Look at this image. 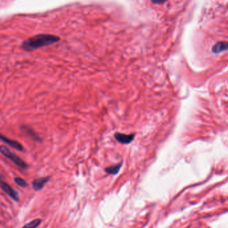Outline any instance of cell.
Segmentation results:
<instances>
[{
	"label": "cell",
	"mask_w": 228,
	"mask_h": 228,
	"mask_svg": "<svg viewBox=\"0 0 228 228\" xmlns=\"http://www.w3.org/2000/svg\"><path fill=\"white\" fill-rule=\"evenodd\" d=\"M60 40V38L57 36L41 34L23 41L22 44V48L25 51L30 52L35 50L42 47L52 45Z\"/></svg>",
	"instance_id": "6da1fadb"
},
{
	"label": "cell",
	"mask_w": 228,
	"mask_h": 228,
	"mask_svg": "<svg viewBox=\"0 0 228 228\" xmlns=\"http://www.w3.org/2000/svg\"><path fill=\"white\" fill-rule=\"evenodd\" d=\"M0 153L3 154L4 156L7 157V159L11 160L12 161L14 162L16 165L20 167V168L23 169H27V164H26L22 159H21L17 155L10 151L9 149L7 148V146L4 145L0 146Z\"/></svg>",
	"instance_id": "7a4b0ae2"
},
{
	"label": "cell",
	"mask_w": 228,
	"mask_h": 228,
	"mask_svg": "<svg viewBox=\"0 0 228 228\" xmlns=\"http://www.w3.org/2000/svg\"><path fill=\"white\" fill-rule=\"evenodd\" d=\"M0 187L15 201H19V195H18L17 192H16L8 183L1 181H0Z\"/></svg>",
	"instance_id": "3957f363"
},
{
	"label": "cell",
	"mask_w": 228,
	"mask_h": 228,
	"mask_svg": "<svg viewBox=\"0 0 228 228\" xmlns=\"http://www.w3.org/2000/svg\"><path fill=\"white\" fill-rule=\"evenodd\" d=\"M50 179V177L48 176L34 179L32 181V187L34 188V189L36 191H40L44 187L46 183L49 181Z\"/></svg>",
	"instance_id": "277c9868"
},
{
	"label": "cell",
	"mask_w": 228,
	"mask_h": 228,
	"mask_svg": "<svg viewBox=\"0 0 228 228\" xmlns=\"http://www.w3.org/2000/svg\"><path fill=\"white\" fill-rule=\"evenodd\" d=\"M0 140L3 141V142H4L5 143L7 144V145H9V146H12L13 148H14L17 151H22L23 150V146L21 145L19 142H17V141H14V140L9 139V138L5 137V136H4L1 134H0Z\"/></svg>",
	"instance_id": "5b68a950"
},
{
	"label": "cell",
	"mask_w": 228,
	"mask_h": 228,
	"mask_svg": "<svg viewBox=\"0 0 228 228\" xmlns=\"http://www.w3.org/2000/svg\"><path fill=\"white\" fill-rule=\"evenodd\" d=\"M114 137L116 139L119 141V143L122 144H129L134 139L135 135H125L122 133H115Z\"/></svg>",
	"instance_id": "8992f818"
},
{
	"label": "cell",
	"mask_w": 228,
	"mask_h": 228,
	"mask_svg": "<svg viewBox=\"0 0 228 228\" xmlns=\"http://www.w3.org/2000/svg\"><path fill=\"white\" fill-rule=\"evenodd\" d=\"M227 43L226 42H219L215 44L212 50L215 54H218L219 52L227 50Z\"/></svg>",
	"instance_id": "52a82bcc"
},
{
	"label": "cell",
	"mask_w": 228,
	"mask_h": 228,
	"mask_svg": "<svg viewBox=\"0 0 228 228\" xmlns=\"http://www.w3.org/2000/svg\"><path fill=\"white\" fill-rule=\"evenodd\" d=\"M121 166H122V163L121 162H120V163H119V164L114 165H112V166L106 167V168L104 169V171H105L107 173H109V174L117 175L118 173L119 172Z\"/></svg>",
	"instance_id": "ba28073f"
},
{
	"label": "cell",
	"mask_w": 228,
	"mask_h": 228,
	"mask_svg": "<svg viewBox=\"0 0 228 228\" xmlns=\"http://www.w3.org/2000/svg\"><path fill=\"white\" fill-rule=\"evenodd\" d=\"M42 223V220L39 218L35 219L31 221L30 222H29L28 224H26L22 228H37L39 225L41 224Z\"/></svg>",
	"instance_id": "9c48e42d"
},
{
	"label": "cell",
	"mask_w": 228,
	"mask_h": 228,
	"mask_svg": "<svg viewBox=\"0 0 228 228\" xmlns=\"http://www.w3.org/2000/svg\"><path fill=\"white\" fill-rule=\"evenodd\" d=\"M14 182L16 183V184L20 187L25 188L28 186V183H27V182H26V181L22 177H15L14 178Z\"/></svg>",
	"instance_id": "30bf717a"
},
{
	"label": "cell",
	"mask_w": 228,
	"mask_h": 228,
	"mask_svg": "<svg viewBox=\"0 0 228 228\" xmlns=\"http://www.w3.org/2000/svg\"><path fill=\"white\" fill-rule=\"evenodd\" d=\"M25 131V133H27V134H28L30 136V137L31 138H33L34 139L36 140L37 141H41V138L38 137V136L36 134V133L33 131V130H31L30 128H28L26 127L25 128H24Z\"/></svg>",
	"instance_id": "8fae6325"
},
{
	"label": "cell",
	"mask_w": 228,
	"mask_h": 228,
	"mask_svg": "<svg viewBox=\"0 0 228 228\" xmlns=\"http://www.w3.org/2000/svg\"><path fill=\"white\" fill-rule=\"evenodd\" d=\"M1 175H0V181H1Z\"/></svg>",
	"instance_id": "7c38bea8"
}]
</instances>
